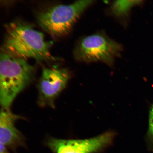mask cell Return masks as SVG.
<instances>
[{
	"instance_id": "1",
	"label": "cell",
	"mask_w": 153,
	"mask_h": 153,
	"mask_svg": "<svg viewBox=\"0 0 153 153\" xmlns=\"http://www.w3.org/2000/svg\"><path fill=\"white\" fill-rule=\"evenodd\" d=\"M5 39L1 51L18 58L34 59L38 62L51 60V42L31 25L15 20L5 25Z\"/></svg>"
},
{
	"instance_id": "2",
	"label": "cell",
	"mask_w": 153,
	"mask_h": 153,
	"mask_svg": "<svg viewBox=\"0 0 153 153\" xmlns=\"http://www.w3.org/2000/svg\"><path fill=\"white\" fill-rule=\"evenodd\" d=\"M34 72V68L26 60L1 51L0 103L3 108L9 109L17 95L33 79Z\"/></svg>"
},
{
	"instance_id": "3",
	"label": "cell",
	"mask_w": 153,
	"mask_h": 153,
	"mask_svg": "<svg viewBox=\"0 0 153 153\" xmlns=\"http://www.w3.org/2000/svg\"><path fill=\"white\" fill-rule=\"evenodd\" d=\"M93 2L80 1L68 5H55L40 13L37 17L38 22L43 30L51 36H65L70 31L82 13Z\"/></svg>"
},
{
	"instance_id": "4",
	"label": "cell",
	"mask_w": 153,
	"mask_h": 153,
	"mask_svg": "<svg viewBox=\"0 0 153 153\" xmlns=\"http://www.w3.org/2000/svg\"><path fill=\"white\" fill-rule=\"evenodd\" d=\"M122 49L120 44L104 35L97 34L82 39L74 49V55L80 62H101L112 65Z\"/></svg>"
},
{
	"instance_id": "5",
	"label": "cell",
	"mask_w": 153,
	"mask_h": 153,
	"mask_svg": "<svg viewBox=\"0 0 153 153\" xmlns=\"http://www.w3.org/2000/svg\"><path fill=\"white\" fill-rule=\"evenodd\" d=\"M114 134L108 132L93 138L85 139H63L51 138L46 145L53 153H94L110 145Z\"/></svg>"
},
{
	"instance_id": "6",
	"label": "cell",
	"mask_w": 153,
	"mask_h": 153,
	"mask_svg": "<svg viewBox=\"0 0 153 153\" xmlns=\"http://www.w3.org/2000/svg\"><path fill=\"white\" fill-rule=\"evenodd\" d=\"M70 76L66 69L44 68L38 84L40 105L53 106L55 99L65 88Z\"/></svg>"
},
{
	"instance_id": "7",
	"label": "cell",
	"mask_w": 153,
	"mask_h": 153,
	"mask_svg": "<svg viewBox=\"0 0 153 153\" xmlns=\"http://www.w3.org/2000/svg\"><path fill=\"white\" fill-rule=\"evenodd\" d=\"M20 117L13 113L9 109H1L0 114V142L16 153L19 147L26 148L23 136L15 127V122Z\"/></svg>"
},
{
	"instance_id": "8",
	"label": "cell",
	"mask_w": 153,
	"mask_h": 153,
	"mask_svg": "<svg viewBox=\"0 0 153 153\" xmlns=\"http://www.w3.org/2000/svg\"><path fill=\"white\" fill-rule=\"evenodd\" d=\"M141 1H118L114 2L112 9L114 14L118 16L127 14L134 7L141 4Z\"/></svg>"
},
{
	"instance_id": "9",
	"label": "cell",
	"mask_w": 153,
	"mask_h": 153,
	"mask_svg": "<svg viewBox=\"0 0 153 153\" xmlns=\"http://www.w3.org/2000/svg\"><path fill=\"white\" fill-rule=\"evenodd\" d=\"M149 133L153 141V105L151 108L149 115Z\"/></svg>"
},
{
	"instance_id": "10",
	"label": "cell",
	"mask_w": 153,
	"mask_h": 153,
	"mask_svg": "<svg viewBox=\"0 0 153 153\" xmlns=\"http://www.w3.org/2000/svg\"><path fill=\"white\" fill-rule=\"evenodd\" d=\"M0 153H10L7 147L1 143L0 146Z\"/></svg>"
}]
</instances>
